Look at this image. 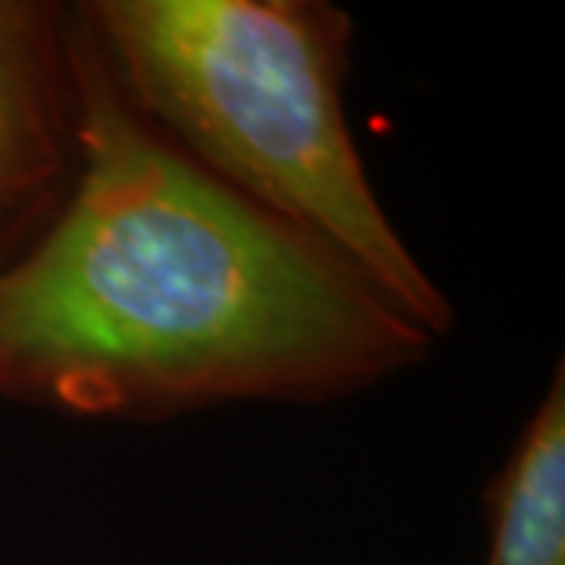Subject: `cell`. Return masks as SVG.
Masks as SVG:
<instances>
[{"label": "cell", "mask_w": 565, "mask_h": 565, "mask_svg": "<svg viewBox=\"0 0 565 565\" xmlns=\"http://www.w3.org/2000/svg\"><path fill=\"white\" fill-rule=\"evenodd\" d=\"M79 173L0 270V396L95 418L330 399L434 333L337 248L230 189L122 95L79 13Z\"/></svg>", "instance_id": "obj_1"}, {"label": "cell", "mask_w": 565, "mask_h": 565, "mask_svg": "<svg viewBox=\"0 0 565 565\" xmlns=\"http://www.w3.org/2000/svg\"><path fill=\"white\" fill-rule=\"evenodd\" d=\"M122 95L230 189L337 248L434 337L452 308L390 223L349 132L352 20L321 0L82 3Z\"/></svg>", "instance_id": "obj_2"}, {"label": "cell", "mask_w": 565, "mask_h": 565, "mask_svg": "<svg viewBox=\"0 0 565 565\" xmlns=\"http://www.w3.org/2000/svg\"><path fill=\"white\" fill-rule=\"evenodd\" d=\"M79 173L70 13L0 0V270L61 214Z\"/></svg>", "instance_id": "obj_3"}, {"label": "cell", "mask_w": 565, "mask_h": 565, "mask_svg": "<svg viewBox=\"0 0 565 565\" xmlns=\"http://www.w3.org/2000/svg\"><path fill=\"white\" fill-rule=\"evenodd\" d=\"M487 565H565V371L490 490Z\"/></svg>", "instance_id": "obj_4"}]
</instances>
